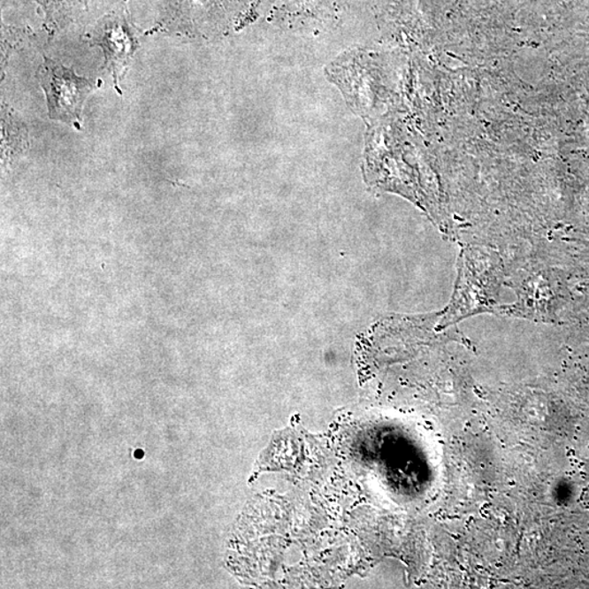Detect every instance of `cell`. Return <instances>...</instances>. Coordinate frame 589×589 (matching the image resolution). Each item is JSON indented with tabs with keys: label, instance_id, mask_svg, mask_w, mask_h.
<instances>
[{
	"label": "cell",
	"instance_id": "1",
	"mask_svg": "<svg viewBox=\"0 0 589 589\" xmlns=\"http://www.w3.org/2000/svg\"><path fill=\"white\" fill-rule=\"evenodd\" d=\"M39 81L48 100L50 119L80 128L84 101L95 90L96 83L50 59H45L42 65Z\"/></svg>",
	"mask_w": 589,
	"mask_h": 589
}]
</instances>
